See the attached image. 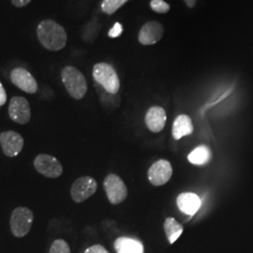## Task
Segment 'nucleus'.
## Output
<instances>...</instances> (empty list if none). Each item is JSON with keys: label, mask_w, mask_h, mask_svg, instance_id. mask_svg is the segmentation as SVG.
<instances>
[{"label": "nucleus", "mask_w": 253, "mask_h": 253, "mask_svg": "<svg viewBox=\"0 0 253 253\" xmlns=\"http://www.w3.org/2000/svg\"><path fill=\"white\" fill-rule=\"evenodd\" d=\"M191 118L187 115H179L172 124V134L174 140H180L184 136L190 135L193 132Z\"/></svg>", "instance_id": "15"}, {"label": "nucleus", "mask_w": 253, "mask_h": 253, "mask_svg": "<svg viewBox=\"0 0 253 253\" xmlns=\"http://www.w3.org/2000/svg\"><path fill=\"white\" fill-rule=\"evenodd\" d=\"M98 190V183L89 175H84L73 182L71 188V196L73 202L81 204L95 194Z\"/></svg>", "instance_id": "6"}, {"label": "nucleus", "mask_w": 253, "mask_h": 253, "mask_svg": "<svg viewBox=\"0 0 253 253\" xmlns=\"http://www.w3.org/2000/svg\"><path fill=\"white\" fill-rule=\"evenodd\" d=\"M93 78L110 94L115 95L120 89V80L118 73L109 64H96L93 67Z\"/></svg>", "instance_id": "3"}, {"label": "nucleus", "mask_w": 253, "mask_h": 253, "mask_svg": "<svg viewBox=\"0 0 253 253\" xmlns=\"http://www.w3.org/2000/svg\"><path fill=\"white\" fill-rule=\"evenodd\" d=\"M184 1L186 2L187 6H188L189 8H193V7L195 6V4H196V1H197V0H184Z\"/></svg>", "instance_id": "26"}, {"label": "nucleus", "mask_w": 253, "mask_h": 253, "mask_svg": "<svg viewBox=\"0 0 253 253\" xmlns=\"http://www.w3.org/2000/svg\"><path fill=\"white\" fill-rule=\"evenodd\" d=\"M164 34V28L160 22H147L142 27L138 39L143 45H153L159 42Z\"/></svg>", "instance_id": "12"}, {"label": "nucleus", "mask_w": 253, "mask_h": 253, "mask_svg": "<svg viewBox=\"0 0 253 253\" xmlns=\"http://www.w3.org/2000/svg\"><path fill=\"white\" fill-rule=\"evenodd\" d=\"M49 253H72L69 244L63 239H56L50 248Z\"/></svg>", "instance_id": "20"}, {"label": "nucleus", "mask_w": 253, "mask_h": 253, "mask_svg": "<svg viewBox=\"0 0 253 253\" xmlns=\"http://www.w3.org/2000/svg\"><path fill=\"white\" fill-rule=\"evenodd\" d=\"M212 159V152L210 148L205 145H201L194 148L188 156V160L193 165H206Z\"/></svg>", "instance_id": "17"}, {"label": "nucleus", "mask_w": 253, "mask_h": 253, "mask_svg": "<svg viewBox=\"0 0 253 253\" xmlns=\"http://www.w3.org/2000/svg\"><path fill=\"white\" fill-rule=\"evenodd\" d=\"M172 164L166 160H159L154 163L147 171V177L153 186H163L171 179Z\"/></svg>", "instance_id": "9"}, {"label": "nucleus", "mask_w": 253, "mask_h": 253, "mask_svg": "<svg viewBox=\"0 0 253 253\" xmlns=\"http://www.w3.org/2000/svg\"><path fill=\"white\" fill-rule=\"evenodd\" d=\"M103 188L110 204L116 206L125 201L127 196V188L124 181L116 173H110L103 181Z\"/></svg>", "instance_id": "5"}, {"label": "nucleus", "mask_w": 253, "mask_h": 253, "mask_svg": "<svg viewBox=\"0 0 253 253\" xmlns=\"http://www.w3.org/2000/svg\"><path fill=\"white\" fill-rule=\"evenodd\" d=\"M7 101V93L0 82V106H3Z\"/></svg>", "instance_id": "24"}, {"label": "nucleus", "mask_w": 253, "mask_h": 253, "mask_svg": "<svg viewBox=\"0 0 253 253\" xmlns=\"http://www.w3.org/2000/svg\"><path fill=\"white\" fill-rule=\"evenodd\" d=\"M37 37L45 49L57 52L62 50L67 44L68 36L62 26L52 19H46L37 27Z\"/></svg>", "instance_id": "1"}, {"label": "nucleus", "mask_w": 253, "mask_h": 253, "mask_svg": "<svg viewBox=\"0 0 253 253\" xmlns=\"http://www.w3.org/2000/svg\"><path fill=\"white\" fill-rule=\"evenodd\" d=\"M11 83L28 94H35L38 91V83L34 76L24 68H15L10 73Z\"/></svg>", "instance_id": "11"}, {"label": "nucleus", "mask_w": 253, "mask_h": 253, "mask_svg": "<svg viewBox=\"0 0 253 253\" xmlns=\"http://www.w3.org/2000/svg\"><path fill=\"white\" fill-rule=\"evenodd\" d=\"M114 247L117 253H145L144 245L136 239L126 236L118 237L115 241Z\"/></svg>", "instance_id": "16"}, {"label": "nucleus", "mask_w": 253, "mask_h": 253, "mask_svg": "<svg viewBox=\"0 0 253 253\" xmlns=\"http://www.w3.org/2000/svg\"><path fill=\"white\" fill-rule=\"evenodd\" d=\"M65 88L74 100H82L87 92V83L84 74L73 66L65 67L61 72Z\"/></svg>", "instance_id": "2"}, {"label": "nucleus", "mask_w": 253, "mask_h": 253, "mask_svg": "<svg viewBox=\"0 0 253 253\" xmlns=\"http://www.w3.org/2000/svg\"><path fill=\"white\" fill-rule=\"evenodd\" d=\"M164 231L170 244H173L177 238L182 235L184 228L173 217H167L164 221Z\"/></svg>", "instance_id": "18"}, {"label": "nucleus", "mask_w": 253, "mask_h": 253, "mask_svg": "<svg viewBox=\"0 0 253 253\" xmlns=\"http://www.w3.org/2000/svg\"><path fill=\"white\" fill-rule=\"evenodd\" d=\"M176 205L181 212L186 215L193 216L201 207L199 196L192 192H183L176 198Z\"/></svg>", "instance_id": "14"}, {"label": "nucleus", "mask_w": 253, "mask_h": 253, "mask_svg": "<svg viewBox=\"0 0 253 253\" xmlns=\"http://www.w3.org/2000/svg\"><path fill=\"white\" fill-rule=\"evenodd\" d=\"M122 31H123L122 25L119 24V23H117L109 31V37L110 38H117L122 33Z\"/></svg>", "instance_id": "23"}, {"label": "nucleus", "mask_w": 253, "mask_h": 253, "mask_svg": "<svg viewBox=\"0 0 253 253\" xmlns=\"http://www.w3.org/2000/svg\"><path fill=\"white\" fill-rule=\"evenodd\" d=\"M167 116L165 110L161 106H152L148 109L145 117V123L147 128L154 133H159L166 125Z\"/></svg>", "instance_id": "13"}, {"label": "nucleus", "mask_w": 253, "mask_h": 253, "mask_svg": "<svg viewBox=\"0 0 253 253\" xmlns=\"http://www.w3.org/2000/svg\"><path fill=\"white\" fill-rule=\"evenodd\" d=\"M31 2V0H11V3L16 8H24Z\"/></svg>", "instance_id": "25"}, {"label": "nucleus", "mask_w": 253, "mask_h": 253, "mask_svg": "<svg viewBox=\"0 0 253 253\" xmlns=\"http://www.w3.org/2000/svg\"><path fill=\"white\" fill-rule=\"evenodd\" d=\"M24 138L14 130H7L0 133V145L3 153L9 158L18 156L24 147Z\"/></svg>", "instance_id": "10"}, {"label": "nucleus", "mask_w": 253, "mask_h": 253, "mask_svg": "<svg viewBox=\"0 0 253 253\" xmlns=\"http://www.w3.org/2000/svg\"><path fill=\"white\" fill-rule=\"evenodd\" d=\"M9 118L20 125H26L31 119V109L28 100L20 96L13 97L9 104Z\"/></svg>", "instance_id": "8"}, {"label": "nucleus", "mask_w": 253, "mask_h": 253, "mask_svg": "<svg viewBox=\"0 0 253 253\" xmlns=\"http://www.w3.org/2000/svg\"><path fill=\"white\" fill-rule=\"evenodd\" d=\"M84 253H110L108 251L101 245H94L87 248Z\"/></svg>", "instance_id": "22"}, {"label": "nucleus", "mask_w": 253, "mask_h": 253, "mask_svg": "<svg viewBox=\"0 0 253 253\" xmlns=\"http://www.w3.org/2000/svg\"><path fill=\"white\" fill-rule=\"evenodd\" d=\"M127 1L128 0H103L101 3V9L106 14H113Z\"/></svg>", "instance_id": "19"}, {"label": "nucleus", "mask_w": 253, "mask_h": 253, "mask_svg": "<svg viewBox=\"0 0 253 253\" xmlns=\"http://www.w3.org/2000/svg\"><path fill=\"white\" fill-rule=\"evenodd\" d=\"M34 221V214L29 208H16L10 215L9 226L11 234L15 237L22 238L29 234Z\"/></svg>", "instance_id": "4"}, {"label": "nucleus", "mask_w": 253, "mask_h": 253, "mask_svg": "<svg viewBox=\"0 0 253 253\" xmlns=\"http://www.w3.org/2000/svg\"><path fill=\"white\" fill-rule=\"evenodd\" d=\"M150 7L158 13H167L170 10V5L164 0H151Z\"/></svg>", "instance_id": "21"}, {"label": "nucleus", "mask_w": 253, "mask_h": 253, "mask_svg": "<svg viewBox=\"0 0 253 253\" xmlns=\"http://www.w3.org/2000/svg\"><path fill=\"white\" fill-rule=\"evenodd\" d=\"M34 167L37 172L48 178H57L63 173V166L52 155L40 154L34 160Z\"/></svg>", "instance_id": "7"}]
</instances>
